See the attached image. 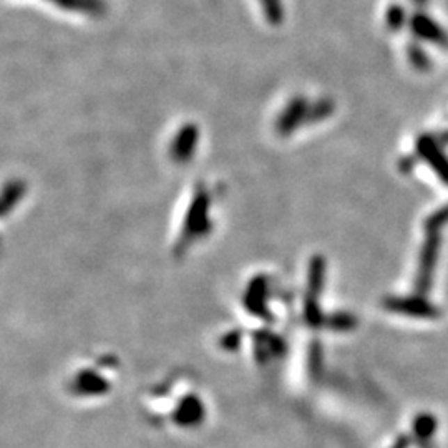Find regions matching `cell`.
I'll use <instances>...</instances> for the list:
<instances>
[{"label":"cell","mask_w":448,"mask_h":448,"mask_svg":"<svg viewBox=\"0 0 448 448\" xmlns=\"http://www.w3.org/2000/svg\"><path fill=\"white\" fill-rule=\"evenodd\" d=\"M417 154L429 163L435 173L440 176L443 183L448 184V158L435 138L430 135H422L417 140Z\"/></svg>","instance_id":"6da1fadb"},{"label":"cell","mask_w":448,"mask_h":448,"mask_svg":"<svg viewBox=\"0 0 448 448\" xmlns=\"http://www.w3.org/2000/svg\"><path fill=\"white\" fill-rule=\"evenodd\" d=\"M438 249H440V234L438 232H426L420 253V266H419V287L420 291H425L432 281V274L435 269V262L438 257Z\"/></svg>","instance_id":"7a4b0ae2"},{"label":"cell","mask_w":448,"mask_h":448,"mask_svg":"<svg viewBox=\"0 0 448 448\" xmlns=\"http://www.w3.org/2000/svg\"><path fill=\"white\" fill-rule=\"evenodd\" d=\"M410 29L412 32L420 38V40H426L435 45H443V47L448 45L447 32L440 27V25L435 22V20L430 19V17H426L424 14L413 15Z\"/></svg>","instance_id":"3957f363"},{"label":"cell","mask_w":448,"mask_h":448,"mask_svg":"<svg viewBox=\"0 0 448 448\" xmlns=\"http://www.w3.org/2000/svg\"><path fill=\"white\" fill-rule=\"evenodd\" d=\"M201 413H202L201 402H198L196 399H188L186 402L179 407L178 413H176V419L179 420V424L191 425V424H196L198 419H201Z\"/></svg>","instance_id":"277c9868"},{"label":"cell","mask_w":448,"mask_h":448,"mask_svg":"<svg viewBox=\"0 0 448 448\" xmlns=\"http://www.w3.org/2000/svg\"><path fill=\"white\" fill-rule=\"evenodd\" d=\"M77 387H79L80 392H87V394H98V392H103L106 389V383L103 378H100L97 374H81L79 376V382H77Z\"/></svg>","instance_id":"5b68a950"},{"label":"cell","mask_w":448,"mask_h":448,"mask_svg":"<svg viewBox=\"0 0 448 448\" xmlns=\"http://www.w3.org/2000/svg\"><path fill=\"white\" fill-rule=\"evenodd\" d=\"M407 54L413 68H417L419 72L430 70V67H432V60H430L429 55L425 54V50H422L420 45L410 44L407 47Z\"/></svg>","instance_id":"8992f818"},{"label":"cell","mask_w":448,"mask_h":448,"mask_svg":"<svg viewBox=\"0 0 448 448\" xmlns=\"http://www.w3.org/2000/svg\"><path fill=\"white\" fill-rule=\"evenodd\" d=\"M447 223H448V205L442 206L440 209H437L435 213H432L425 219V230L426 232H438Z\"/></svg>","instance_id":"52a82bcc"},{"label":"cell","mask_w":448,"mask_h":448,"mask_svg":"<svg viewBox=\"0 0 448 448\" xmlns=\"http://www.w3.org/2000/svg\"><path fill=\"white\" fill-rule=\"evenodd\" d=\"M385 22H387V29L392 30V32H399V30L405 25V10H403V7L392 6L389 10H387Z\"/></svg>","instance_id":"ba28073f"},{"label":"cell","mask_w":448,"mask_h":448,"mask_svg":"<svg viewBox=\"0 0 448 448\" xmlns=\"http://www.w3.org/2000/svg\"><path fill=\"white\" fill-rule=\"evenodd\" d=\"M399 165H400V168H402V171H412V168L415 166V159H413L412 157H407V158H403Z\"/></svg>","instance_id":"9c48e42d"},{"label":"cell","mask_w":448,"mask_h":448,"mask_svg":"<svg viewBox=\"0 0 448 448\" xmlns=\"http://www.w3.org/2000/svg\"><path fill=\"white\" fill-rule=\"evenodd\" d=\"M413 2H415L419 7H424L426 3V0H413Z\"/></svg>","instance_id":"30bf717a"},{"label":"cell","mask_w":448,"mask_h":448,"mask_svg":"<svg viewBox=\"0 0 448 448\" xmlns=\"http://www.w3.org/2000/svg\"><path fill=\"white\" fill-rule=\"evenodd\" d=\"M443 140L448 141V133H445V135H443Z\"/></svg>","instance_id":"8fae6325"}]
</instances>
